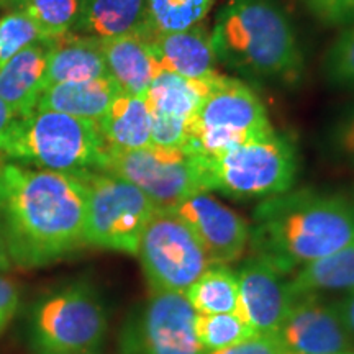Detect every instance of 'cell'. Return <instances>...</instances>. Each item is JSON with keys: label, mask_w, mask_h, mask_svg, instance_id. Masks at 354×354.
Wrapping results in <instances>:
<instances>
[{"label": "cell", "mask_w": 354, "mask_h": 354, "mask_svg": "<svg viewBox=\"0 0 354 354\" xmlns=\"http://www.w3.org/2000/svg\"><path fill=\"white\" fill-rule=\"evenodd\" d=\"M86 207L84 176L0 166V238L15 264H50L86 245Z\"/></svg>", "instance_id": "cell-1"}, {"label": "cell", "mask_w": 354, "mask_h": 354, "mask_svg": "<svg viewBox=\"0 0 354 354\" xmlns=\"http://www.w3.org/2000/svg\"><path fill=\"white\" fill-rule=\"evenodd\" d=\"M354 243V202L317 190H287L264 198L250 225V250L292 276Z\"/></svg>", "instance_id": "cell-2"}, {"label": "cell", "mask_w": 354, "mask_h": 354, "mask_svg": "<svg viewBox=\"0 0 354 354\" xmlns=\"http://www.w3.org/2000/svg\"><path fill=\"white\" fill-rule=\"evenodd\" d=\"M216 61L250 81L295 84L304 55L279 0H227L212 28Z\"/></svg>", "instance_id": "cell-3"}, {"label": "cell", "mask_w": 354, "mask_h": 354, "mask_svg": "<svg viewBox=\"0 0 354 354\" xmlns=\"http://www.w3.org/2000/svg\"><path fill=\"white\" fill-rule=\"evenodd\" d=\"M105 154L95 122L41 109L13 118L0 145V156L13 162L76 176L100 172Z\"/></svg>", "instance_id": "cell-4"}, {"label": "cell", "mask_w": 354, "mask_h": 354, "mask_svg": "<svg viewBox=\"0 0 354 354\" xmlns=\"http://www.w3.org/2000/svg\"><path fill=\"white\" fill-rule=\"evenodd\" d=\"M194 161L205 192L236 201L281 196L294 187L299 176L297 146L276 128L216 156Z\"/></svg>", "instance_id": "cell-5"}, {"label": "cell", "mask_w": 354, "mask_h": 354, "mask_svg": "<svg viewBox=\"0 0 354 354\" xmlns=\"http://www.w3.org/2000/svg\"><path fill=\"white\" fill-rule=\"evenodd\" d=\"M272 128L258 92L240 79L221 74L190 120L184 149L194 158L207 159Z\"/></svg>", "instance_id": "cell-6"}, {"label": "cell", "mask_w": 354, "mask_h": 354, "mask_svg": "<svg viewBox=\"0 0 354 354\" xmlns=\"http://www.w3.org/2000/svg\"><path fill=\"white\" fill-rule=\"evenodd\" d=\"M87 185L86 245L136 256L156 205L141 190L109 172L84 174Z\"/></svg>", "instance_id": "cell-7"}, {"label": "cell", "mask_w": 354, "mask_h": 354, "mask_svg": "<svg viewBox=\"0 0 354 354\" xmlns=\"http://www.w3.org/2000/svg\"><path fill=\"white\" fill-rule=\"evenodd\" d=\"M107 326L104 305L86 284L51 292L32 313V333L39 351L92 353L104 343Z\"/></svg>", "instance_id": "cell-8"}, {"label": "cell", "mask_w": 354, "mask_h": 354, "mask_svg": "<svg viewBox=\"0 0 354 354\" xmlns=\"http://www.w3.org/2000/svg\"><path fill=\"white\" fill-rule=\"evenodd\" d=\"M136 256L151 292L184 294L212 264L196 234L172 209L154 212Z\"/></svg>", "instance_id": "cell-9"}, {"label": "cell", "mask_w": 354, "mask_h": 354, "mask_svg": "<svg viewBox=\"0 0 354 354\" xmlns=\"http://www.w3.org/2000/svg\"><path fill=\"white\" fill-rule=\"evenodd\" d=\"M100 172L136 185L156 209L171 210L197 192H205L192 154L184 148L146 146L130 151L107 149Z\"/></svg>", "instance_id": "cell-10"}, {"label": "cell", "mask_w": 354, "mask_h": 354, "mask_svg": "<svg viewBox=\"0 0 354 354\" xmlns=\"http://www.w3.org/2000/svg\"><path fill=\"white\" fill-rule=\"evenodd\" d=\"M122 354H205L196 335V312L184 294L151 292L128 318Z\"/></svg>", "instance_id": "cell-11"}, {"label": "cell", "mask_w": 354, "mask_h": 354, "mask_svg": "<svg viewBox=\"0 0 354 354\" xmlns=\"http://www.w3.org/2000/svg\"><path fill=\"white\" fill-rule=\"evenodd\" d=\"M276 336L289 354L354 351V339L344 326L338 305L318 294L297 295Z\"/></svg>", "instance_id": "cell-12"}, {"label": "cell", "mask_w": 354, "mask_h": 354, "mask_svg": "<svg viewBox=\"0 0 354 354\" xmlns=\"http://www.w3.org/2000/svg\"><path fill=\"white\" fill-rule=\"evenodd\" d=\"M212 264H232L250 248V223L210 192H197L176 205Z\"/></svg>", "instance_id": "cell-13"}, {"label": "cell", "mask_w": 354, "mask_h": 354, "mask_svg": "<svg viewBox=\"0 0 354 354\" xmlns=\"http://www.w3.org/2000/svg\"><path fill=\"white\" fill-rule=\"evenodd\" d=\"M240 282V315L256 333H274L295 300L290 276L251 254L236 271Z\"/></svg>", "instance_id": "cell-14"}, {"label": "cell", "mask_w": 354, "mask_h": 354, "mask_svg": "<svg viewBox=\"0 0 354 354\" xmlns=\"http://www.w3.org/2000/svg\"><path fill=\"white\" fill-rule=\"evenodd\" d=\"M149 43L162 71L189 79L218 76L212 33L201 24L184 32L149 35Z\"/></svg>", "instance_id": "cell-15"}, {"label": "cell", "mask_w": 354, "mask_h": 354, "mask_svg": "<svg viewBox=\"0 0 354 354\" xmlns=\"http://www.w3.org/2000/svg\"><path fill=\"white\" fill-rule=\"evenodd\" d=\"M100 46L109 76L117 82L122 92L146 95L154 77L162 71L154 56L149 38L140 33L123 35L102 39Z\"/></svg>", "instance_id": "cell-16"}, {"label": "cell", "mask_w": 354, "mask_h": 354, "mask_svg": "<svg viewBox=\"0 0 354 354\" xmlns=\"http://www.w3.org/2000/svg\"><path fill=\"white\" fill-rule=\"evenodd\" d=\"M48 41H38L21 50L0 68V99L15 117L37 109L46 88Z\"/></svg>", "instance_id": "cell-17"}, {"label": "cell", "mask_w": 354, "mask_h": 354, "mask_svg": "<svg viewBox=\"0 0 354 354\" xmlns=\"http://www.w3.org/2000/svg\"><path fill=\"white\" fill-rule=\"evenodd\" d=\"M107 76L99 39L71 32L48 41L46 87Z\"/></svg>", "instance_id": "cell-18"}, {"label": "cell", "mask_w": 354, "mask_h": 354, "mask_svg": "<svg viewBox=\"0 0 354 354\" xmlns=\"http://www.w3.org/2000/svg\"><path fill=\"white\" fill-rule=\"evenodd\" d=\"M74 33L99 41L131 33L148 37L146 0H81Z\"/></svg>", "instance_id": "cell-19"}, {"label": "cell", "mask_w": 354, "mask_h": 354, "mask_svg": "<svg viewBox=\"0 0 354 354\" xmlns=\"http://www.w3.org/2000/svg\"><path fill=\"white\" fill-rule=\"evenodd\" d=\"M120 92L122 88L110 76L55 84L44 88L37 109L55 110L97 123Z\"/></svg>", "instance_id": "cell-20"}, {"label": "cell", "mask_w": 354, "mask_h": 354, "mask_svg": "<svg viewBox=\"0 0 354 354\" xmlns=\"http://www.w3.org/2000/svg\"><path fill=\"white\" fill-rule=\"evenodd\" d=\"M97 127L107 149L130 151L151 145V110L145 95L120 92Z\"/></svg>", "instance_id": "cell-21"}, {"label": "cell", "mask_w": 354, "mask_h": 354, "mask_svg": "<svg viewBox=\"0 0 354 354\" xmlns=\"http://www.w3.org/2000/svg\"><path fill=\"white\" fill-rule=\"evenodd\" d=\"M220 76L221 74L212 79H189L161 71L145 95L151 115L190 123Z\"/></svg>", "instance_id": "cell-22"}, {"label": "cell", "mask_w": 354, "mask_h": 354, "mask_svg": "<svg viewBox=\"0 0 354 354\" xmlns=\"http://www.w3.org/2000/svg\"><path fill=\"white\" fill-rule=\"evenodd\" d=\"M290 289L294 295L354 290V243L336 253L305 266L290 276Z\"/></svg>", "instance_id": "cell-23"}, {"label": "cell", "mask_w": 354, "mask_h": 354, "mask_svg": "<svg viewBox=\"0 0 354 354\" xmlns=\"http://www.w3.org/2000/svg\"><path fill=\"white\" fill-rule=\"evenodd\" d=\"M184 295L201 315L240 313V282L228 264H210Z\"/></svg>", "instance_id": "cell-24"}, {"label": "cell", "mask_w": 354, "mask_h": 354, "mask_svg": "<svg viewBox=\"0 0 354 354\" xmlns=\"http://www.w3.org/2000/svg\"><path fill=\"white\" fill-rule=\"evenodd\" d=\"M215 0H146L148 37L184 32L203 24Z\"/></svg>", "instance_id": "cell-25"}, {"label": "cell", "mask_w": 354, "mask_h": 354, "mask_svg": "<svg viewBox=\"0 0 354 354\" xmlns=\"http://www.w3.org/2000/svg\"><path fill=\"white\" fill-rule=\"evenodd\" d=\"M17 10L26 13L46 39H55L74 32L81 0H21Z\"/></svg>", "instance_id": "cell-26"}, {"label": "cell", "mask_w": 354, "mask_h": 354, "mask_svg": "<svg viewBox=\"0 0 354 354\" xmlns=\"http://www.w3.org/2000/svg\"><path fill=\"white\" fill-rule=\"evenodd\" d=\"M196 335L203 351L209 353L245 342L256 331L240 313H196Z\"/></svg>", "instance_id": "cell-27"}, {"label": "cell", "mask_w": 354, "mask_h": 354, "mask_svg": "<svg viewBox=\"0 0 354 354\" xmlns=\"http://www.w3.org/2000/svg\"><path fill=\"white\" fill-rule=\"evenodd\" d=\"M326 82L336 88L354 92V24L344 26L323 57Z\"/></svg>", "instance_id": "cell-28"}, {"label": "cell", "mask_w": 354, "mask_h": 354, "mask_svg": "<svg viewBox=\"0 0 354 354\" xmlns=\"http://www.w3.org/2000/svg\"><path fill=\"white\" fill-rule=\"evenodd\" d=\"M38 25L21 10H12L0 17V68L21 50L44 41Z\"/></svg>", "instance_id": "cell-29"}, {"label": "cell", "mask_w": 354, "mask_h": 354, "mask_svg": "<svg viewBox=\"0 0 354 354\" xmlns=\"http://www.w3.org/2000/svg\"><path fill=\"white\" fill-rule=\"evenodd\" d=\"M325 145L331 158L354 166V104L331 123Z\"/></svg>", "instance_id": "cell-30"}, {"label": "cell", "mask_w": 354, "mask_h": 354, "mask_svg": "<svg viewBox=\"0 0 354 354\" xmlns=\"http://www.w3.org/2000/svg\"><path fill=\"white\" fill-rule=\"evenodd\" d=\"M302 3L326 26L354 24V0H302Z\"/></svg>", "instance_id": "cell-31"}, {"label": "cell", "mask_w": 354, "mask_h": 354, "mask_svg": "<svg viewBox=\"0 0 354 354\" xmlns=\"http://www.w3.org/2000/svg\"><path fill=\"white\" fill-rule=\"evenodd\" d=\"M205 354H289L274 333H256L233 346L209 351Z\"/></svg>", "instance_id": "cell-32"}, {"label": "cell", "mask_w": 354, "mask_h": 354, "mask_svg": "<svg viewBox=\"0 0 354 354\" xmlns=\"http://www.w3.org/2000/svg\"><path fill=\"white\" fill-rule=\"evenodd\" d=\"M19 289L10 279L0 276V331L8 325L19 308Z\"/></svg>", "instance_id": "cell-33"}, {"label": "cell", "mask_w": 354, "mask_h": 354, "mask_svg": "<svg viewBox=\"0 0 354 354\" xmlns=\"http://www.w3.org/2000/svg\"><path fill=\"white\" fill-rule=\"evenodd\" d=\"M336 305H338V312L342 315L344 326H346L349 335L354 339V290L349 292V294H344V297L338 300Z\"/></svg>", "instance_id": "cell-34"}, {"label": "cell", "mask_w": 354, "mask_h": 354, "mask_svg": "<svg viewBox=\"0 0 354 354\" xmlns=\"http://www.w3.org/2000/svg\"><path fill=\"white\" fill-rule=\"evenodd\" d=\"M13 118H15V113L12 112V109L0 99V145H2L3 138H6L8 128H10Z\"/></svg>", "instance_id": "cell-35"}, {"label": "cell", "mask_w": 354, "mask_h": 354, "mask_svg": "<svg viewBox=\"0 0 354 354\" xmlns=\"http://www.w3.org/2000/svg\"><path fill=\"white\" fill-rule=\"evenodd\" d=\"M10 263H12V261L7 254L6 245H3L2 238H0V271H7V269L10 268Z\"/></svg>", "instance_id": "cell-36"}, {"label": "cell", "mask_w": 354, "mask_h": 354, "mask_svg": "<svg viewBox=\"0 0 354 354\" xmlns=\"http://www.w3.org/2000/svg\"><path fill=\"white\" fill-rule=\"evenodd\" d=\"M21 0H0V6L3 7H19L20 6Z\"/></svg>", "instance_id": "cell-37"}, {"label": "cell", "mask_w": 354, "mask_h": 354, "mask_svg": "<svg viewBox=\"0 0 354 354\" xmlns=\"http://www.w3.org/2000/svg\"><path fill=\"white\" fill-rule=\"evenodd\" d=\"M38 354H97L95 351L92 353H51V351H39L38 349Z\"/></svg>", "instance_id": "cell-38"}, {"label": "cell", "mask_w": 354, "mask_h": 354, "mask_svg": "<svg viewBox=\"0 0 354 354\" xmlns=\"http://www.w3.org/2000/svg\"><path fill=\"white\" fill-rule=\"evenodd\" d=\"M336 354H354V351H346V353H336Z\"/></svg>", "instance_id": "cell-39"}]
</instances>
